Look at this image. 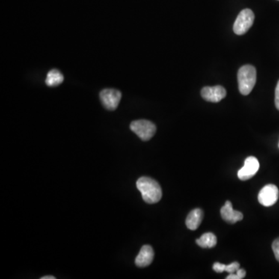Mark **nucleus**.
Instances as JSON below:
<instances>
[{
	"instance_id": "nucleus-14",
	"label": "nucleus",
	"mask_w": 279,
	"mask_h": 279,
	"mask_svg": "<svg viewBox=\"0 0 279 279\" xmlns=\"http://www.w3.org/2000/svg\"><path fill=\"white\" fill-rule=\"evenodd\" d=\"M246 276V271L243 268H239L235 273L229 274L227 279H242Z\"/></svg>"
},
{
	"instance_id": "nucleus-9",
	"label": "nucleus",
	"mask_w": 279,
	"mask_h": 279,
	"mask_svg": "<svg viewBox=\"0 0 279 279\" xmlns=\"http://www.w3.org/2000/svg\"><path fill=\"white\" fill-rule=\"evenodd\" d=\"M153 248L150 245H144L141 247L138 255L135 259V264L139 268H145L149 266L154 260Z\"/></svg>"
},
{
	"instance_id": "nucleus-17",
	"label": "nucleus",
	"mask_w": 279,
	"mask_h": 279,
	"mask_svg": "<svg viewBox=\"0 0 279 279\" xmlns=\"http://www.w3.org/2000/svg\"><path fill=\"white\" fill-rule=\"evenodd\" d=\"M225 266L226 265H223V264L219 263V262H216L213 264V266H212V269L217 273H222L223 271H225Z\"/></svg>"
},
{
	"instance_id": "nucleus-2",
	"label": "nucleus",
	"mask_w": 279,
	"mask_h": 279,
	"mask_svg": "<svg viewBox=\"0 0 279 279\" xmlns=\"http://www.w3.org/2000/svg\"><path fill=\"white\" fill-rule=\"evenodd\" d=\"M238 87L239 91L244 96L250 94L257 81V71L254 66L246 65L238 71Z\"/></svg>"
},
{
	"instance_id": "nucleus-3",
	"label": "nucleus",
	"mask_w": 279,
	"mask_h": 279,
	"mask_svg": "<svg viewBox=\"0 0 279 279\" xmlns=\"http://www.w3.org/2000/svg\"><path fill=\"white\" fill-rule=\"evenodd\" d=\"M131 130L144 141H147L156 133V126L152 122L146 120H139L131 123Z\"/></svg>"
},
{
	"instance_id": "nucleus-19",
	"label": "nucleus",
	"mask_w": 279,
	"mask_h": 279,
	"mask_svg": "<svg viewBox=\"0 0 279 279\" xmlns=\"http://www.w3.org/2000/svg\"><path fill=\"white\" fill-rule=\"evenodd\" d=\"M41 279H55V277L52 275L44 276Z\"/></svg>"
},
{
	"instance_id": "nucleus-10",
	"label": "nucleus",
	"mask_w": 279,
	"mask_h": 279,
	"mask_svg": "<svg viewBox=\"0 0 279 279\" xmlns=\"http://www.w3.org/2000/svg\"><path fill=\"white\" fill-rule=\"evenodd\" d=\"M222 218L227 223H235L241 221L244 218V216L241 212L233 209L232 203L230 201H227L224 206L220 209Z\"/></svg>"
},
{
	"instance_id": "nucleus-15",
	"label": "nucleus",
	"mask_w": 279,
	"mask_h": 279,
	"mask_svg": "<svg viewBox=\"0 0 279 279\" xmlns=\"http://www.w3.org/2000/svg\"><path fill=\"white\" fill-rule=\"evenodd\" d=\"M240 268V264L238 262H235L233 263L230 264V265H226L225 271L228 272L229 274H232V273H235Z\"/></svg>"
},
{
	"instance_id": "nucleus-6",
	"label": "nucleus",
	"mask_w": 279,
	"mask_h": 279,
	"mask_svg": "<svg viewBox=\"0 0 279 279\" xmlns=\"http://www.w3.org/2000/svg\"><path fill=\"white\" fill-rule=\"evenodd\" d=\"M121 97V93L114 89H105L100 93L101 102L108 110H115L120 103Z\"/></svg>"
},
{
	"instance_id": "nucleus-7",
	"label": "nucleus",
	"mask_w": 279,
	"mask_h": 279,
	"mask_svg": "<svg viewBox=\"0 0 279 279\" xmlns=\"http://www.w3.org/2000/svg\"><path fill=\"white\" fill-rule=\"evenodd\" d=\"M260 164L255 157L250 156L246 158L244 165L238 171V176L241 180L246 181L255 176L259 170Z\"/></svg>"
},
{
	"instance_id": "nucleus-12",
	"label": "nucleus",
	"mask_w": 279,
	"mask_h": 279,
	"mask_svg": "<svg viewBox=\"0 0 279 279\" xmlns=\"http://www.w3.org/2000/svg\"><path fill=\"white\" fill-rule=\"evenodd\" d=\"M64 81V76L60 71L52 69L47 75L46 85L49 87H55L61 85Z\"/></svg>"
},
{
	"instance_id": "nucleus-13",
	"label": "nucleus",
	"mask_w": 279,
	"mask_h": 279,
	"mask_svg": "<svg viewBox=\"0 0 279 279\" xmlns=\"http://www.w3.org/2000/svg\"><path fill=\"white\" fill-rule=\"evenodd\" d=\"M196 242L203 248H212L217 245V237L212 233H206L197 239Z\"/></svg>"
},
{
	"instance_id": "nucleus-1",
	"label": "nucleus",
	"mask_w": 279,
	"mask_h": 279,
	"mask_svg": "<svg viewBox=\"0 0 279 279\" xmlns=\"http://www.w3.org/2000/svg\"><path fill=\"white\" fill-rule=\"evenodd\" d=\"M137 188L141 191L143 200L149 204L158 203L162 197L159 183L152 178H140L137 182Z\"/></svg>"
},
{
	"instance_id": "nucleus-11",
	"label": "nucleus",
	"mask_w": 279,
	"mask_h": 279,
	"mask_svg": "<svg viewBox=\"0 0 279 279\" xmlns=\"http://www.w3.org/2000/svg\"><path fill=\"white\" fill-rule=\"evenodd\" d=\"M203 219V212L202 209H193L192 211L189 212L188 217H187L186 220H185L186 227L191 230H197L200 224H201Z\"/></svg>"
},
{
	"instance_id": "nucleus-5",
	"label": "nucleus",
	"mask_w": 279,
	"mask_h": 279,
	"mask_svg": "<svg viewBox=\"0 0 279 279\" xmlns=\"http://www.w3.org/2000/svg\"><path fill=\"white\" fill-rule=\"evenodd\" d=\"M278 197L279 191L277 187L272 184H269L262 188L259 192L257 199L262 206L268 207L275 204L278 200Z\"/></svg>"
},
{
	"instance_id": "nucleus-8",
	"label": "nucleus",
	"mask_w": 279,
	"mask_h": 279,
	"mask_svg": "<svg viewBox=\"0 0 279 279\" xmlns=\"http://www.w3.org/2000/svg\"><path fill=\"white\" fill-rule=\"evenodd\" d=\"M201 96L208 102H219L227 96V91L221 85L216 87H206L202 90Z\"/></svg>"
},
{
	"instance_id": "nucleus-16",
	"label": "nucleus",
	"mask_w": 279,
	"mask_h": 279,
	"mask_svg": "<svg viewBox=\"0 0 279 279\" xmlns=\"http://www.w3.org/2000/svg\"><path fill=\"white\" fill-rule=\"evenodd\" d=\"M272 250L275 256L276 260L279 262V238L274 240L272 244Z\"/></svg>"
},
{
	"instance_id": "nucleus-18",
	"label": "nucleus",
	"mask_w": 279,
	"mask_h": 279,
	"mask_svg": "<svg viewBox=\"0 0 279 279\" xmlns=\"http://www.w3.org/2000/svg\"><path fill=\"white\" fill-rule=\"evenodd\" d=\"M274 102H275L276 108L279 110V81L275 89V99H274Z\"/></svg>"
},
{
	"instance_id": "nucleus-4",
	"label": "nucleus",
	"mask_w": 279,
	"mask_h": 279,
	"mask_svg": "<svg viewBox=\"0 0 279 279\" xmlns=\"http://www.w3.org/2000/svg\"><path fill=\"white\" fill-rule=\"evenodd\" d=\"M254 14L250 9L243 10L233 24V31L237 35H244L254 24Z\"/></svg>"
}]
</instances>
